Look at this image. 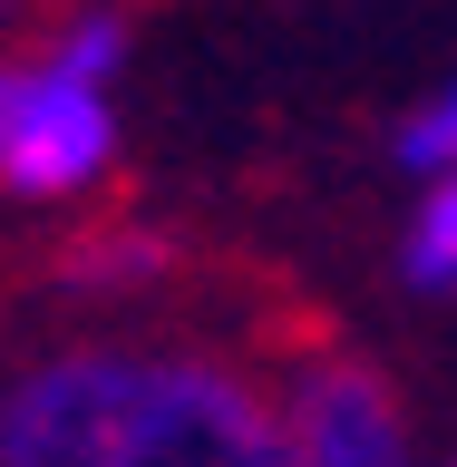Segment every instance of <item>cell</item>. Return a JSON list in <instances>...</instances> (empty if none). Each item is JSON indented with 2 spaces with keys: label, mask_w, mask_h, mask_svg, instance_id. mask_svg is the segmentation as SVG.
I'll use <instances>...</instances> for the list:
<instances>
[{
  "label": "cell",
  "mask_w": 457,
  "mask_h": 467,
  "mask_svg": "<svg viewBox=\"0 0 457 467\" xmlns=\"http://www.w3.org/2000/svg\"><path fill=\"white\" fill-rule=\"evenodd\" d=\"M0 467H283V400L185 341H68L10 379Z\"/></svg>",
  "instance_id": "cell-1"
},
{
  "label": "cell",
  "mask_w": 457,
  "mask_h": 467,
  "mask_svg": "<svg viewBox=\"0 0 457 467\" xmlns=\"http://www.w3.org/2000/svg\"><path fill=\"white\" fill-rule=\"evenodd\" d=\"M108 146H117L108 88L68 78L49 58L10 68V117H0V185L10 195H78V185H98Z\"/></svg>",
  "instance_id": "cell-2"
},
{
  "label": "cell",
  "mask_w": 457,
  "mask_h": 467,
  "mask_svg": "<svg viewBox=\"0 0 457 467\" xmlns=\"http://www.w3.org/2000/svg\"><path fill=\"white\" fill-rule=\"evenodd\" d=\"M283 400V467H419L400 389L360 360H302Z\"/></svg>",
  "instance_id": "cell-3"
},
{
  "label": "cell",
  "mask_w": 457,
  "mask_h": 467,
  "mask_svg": "<svg viewBox=\"0 0 457 467\" xmlns=\"http://www.w3.org/2000/svg\"><path fill=\"white\" fill-rule=\"evenodd\" d=\"M400 273L419 292H457V166L429 185V204H419V224L400 244Z\"/></svg>",
  "instance_id": "cell-4"
},
{
  "label": "cell",
  "mask_w": 457,
  "mask_h": 467,
  "mask_svg": "<svg viewBox=\"0 0 457 467\" xmlns=\"http://www.w3.org/2000/svg\"><path fill=\"white\" fill-rule=\"evenodd\" d=\"M49 68H68V78H88V88H108L117 78V58H127V20L117 10H78V20H58L49 29Z\"/></svg>",
  "instance_id": "cell-5"
},
{
  "label": "cell",
  "mask_w": 457,
  "mask_h": 467,
  "mask_svg": "<svg viewBox=\"0 0 457 467\" xmlns=\"http://www.w3.org/2000/svg\"><path fill=\"white\" fill-rule=\"evenodd\" d=\"M400 166H429V175H448V166H457V88L400 127Z\"/></svg>",
  "instance_id": "cell-6"
},
{
  "label": "cell",
  "mask_w": 457,
  "mask_h": 467,
  "mask_svg": "<svg viewBox=\"0 0 457 467\" xmlns=\"http://www.w3.org/2000/svg\"><path fill=\"white\" fill-rule=\"evenodd\" d=\"M29 20V0H0V39H10V29H20Z\"/></svg>",
  "instance_id": "cell-7"
},
{
  "label": "cell",
  "mask_w": 457,
  "mask_h": 467,
  "mask_svg": "<svg viewBox=\"0 0 457 467\" xmlns=\"http://www.w3.org/2000/svg\"><path fill=\"white\" fill-rule=\"evenodd\" d=\"M0 117H10V58H0Z\"/></svg>",
  "instance_id": "cell-8"
}]
</instances>
